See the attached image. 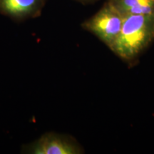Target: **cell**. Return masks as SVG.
Returning <instances> with one entry per match:
<instances>
[{
    "instance_id": "cell-2",
    "label": "cell",
    "mask_w": 154,
    "mask_h": 154,
    "mask_svg": "<svg viewBox=\"0 0 154 154\" xmlns=\"http://www.w3.org/2000/svg\"><path fill=\"white\" fill-rule=\"evenodd\" d=\"M123 22L124 16L106 0L101 9L84 21L81 26L109 47L120 34Z\"/></svg>"
},
{
    "instance_id": "cell-3",
    "label": "cell",
    "mask_w": 154,
    "mask_h": 154,
    "mask_svg": "<svg viewBox=\"0 0 154 154\" xmlns=\"http://www.w3.org/2000/svg\"><path fill=\"white\" fill-rule=\"evenodd\" d=\"M22 152L29 154H81L84 151L72 136L49 132L23 146Z\"/></svg>"
},
{
    "instance_id": "cell-6",
    "label": "cell",
    "mask_w": 154,
    "mask_h": 154,
    "mask_svg": "<svg viewBox=\"0 0 154 154\" xmlns=\"http://www.w3.org/2000/svg\"><path fill=\"white\" fill-rule=\"evenodd\" d=\"M73 1L77 2L82 4L84 5H88L95 3L97 1H99V0H73Z\"/></svg>"
},
{
    "instance_id": "cell-4",
    "label": "cell",
    "mask_w": 154,
    "mask_h": 154,
    "mask_svg": "<svg viewBox=\"0 0 154 154\" xmlns=\"http://www.w3.org/2000/svg\"><path fill=\"white\" fill-rule=\"evenodd\" d=\"M47 0H0V14L16 22L41 15Z\"/></svg>"
},
{
    "instance_id": "cell-1",
    "label": "cell",
    "mask_w": 154,
    "mask_h": 154,
    "mask_svg": "<svg viewBox=\"0 0 154 154\" xmlns=\"http://www.w3.org/2000/svg\"><path fill=\"white\" fill-rule=\"evenodd\" d=\"M153 41L154 15H127L124 17L120 34L109 49L131 63Z\"/></svg>"
},
{
    "instance_id": "cell-5",
    "label": "cell",
    "mask_w": 154,
    "mask_h": 154,
    "mask_svg": "<svg viewBox=\"0 0 154 154\" xmlns=\"http://www.w3.org/2000/svg\"><path fill=\"white\" fill-rule=\"evenodd\" d=\"M123 16L154 15V0H108Z\"/></svg>"
}]
</instances>
